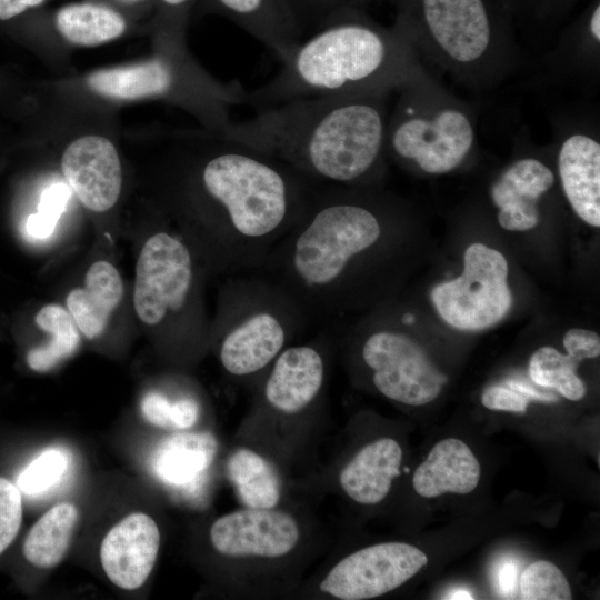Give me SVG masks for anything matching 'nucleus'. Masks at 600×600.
<instances>
[{
	"label": "nucleus",
	"instance_id": "nucleus-1",
	"mask_svg": "<svg viewBox=\"0 0 600 600\" xmlns=\"http://www.w3.org/2000/svg\"><path fill=\"white\" fill-rule=\"evenodd\" d=\"M391 92L294 99L229 122L220 133L319 186L367 187L384 167Z\"/></svg>",
	"mask_w": 600,
	"mask_h": 600
},
{
	"label": "nucleus",
	"instance_id": "nucleus-2",
	"mask_svg": "<svg viewBox=\"0 0 600 600\" xmlns=\"http://www.w3.org/2000/svg\"><path fill=\"white\" fill-rule=\"evenodd\" d=\"M391 202L367 187L317 186L300 218L272 249L262 272L313 322L356 301L360 260L383 241Z\"/></svg>",
	"mask_w": 600,
	"mask_h": 600
},
{
	"label": "nucleus",
	"instance_id": "nucleus-3",
	"mask_svg": "<svg viewBox=\"0 0 600 600\" xmlns=\"http://www.w3.org/2000/svg\"><path fill=\"white\" fill-rule=\"evenodd\" d=\"M427 71L394 27L349 10L301 41L274 77L246 91L242 104L257 111L302 98L393 93Z\"/></svg>",
	"mask_w": 600,
	"mask_h": 600
},
{
	"label": "nucleus",
	"instance_id": "nucleus-4",
	"mask_svg": "<svg viewBox=\"0 0 600 600\" xmlns=\"http://www.w3.org/2000/svg\"><path fill=\"white\" fill-rule=\"evenodd\" d=\"M394 28L420 60L473 91L497 89L523 64L509 0H392Z\"/></svg>",
	"mask_w": 600,
	"mask_h": 600
},
{
	"label": "nucleus",
	"instance_id": "nucleus-5",
	"mask_svg": "<svg viewBox=\"0 0 600 600\" xmlns=\"http://www.w3.org/2000/svg\"><path fill=\"white\" fill-rule=\"evenodd\" d=\"M397 93L387 124L388 157L432 176L452 172L471 158L478 136L468 102L429 71Z\"/></svg>",
	"mask_w": 600,
	"mask_h": 600
},
{
	"label": "nucleus",
	"instance_id": "nucleus-6",
	"mask_svg": "<svg viewBox=\"0 0 600 600\" xmlns=\"http://www.w3.org/2000/svg\"><path fill=\"white\" fill-rule=\"evenodd\" d=\"M221 298L218 356L237 378L257 374L310 324L300 303L260 271L233 273Z\"/></svg>",
	"mask_w": 600,
	"mask_h": 600
},
{
	"label": "nucleus",
	"instance_id": "nucleus-7",
	"mask_svg": "<svg viewBox=\"0 0 600 600\" xmlns=\"http://www.w3.org/2000/svg\"><path fill=\"white\" fill-rule=\"evenodd\" d=\"M552 156L562 192L573 212L600 227V121L596 106L586 102L550 117Z\"/></svg>",
	"mask_w": 600,
	"mask_h": 600
},
{
	"label": "nucleus",
	"instance_id": "nucleus-8",
	"mask_svg": "<svg viewBox=\"0 0 600 600\" xmlns=\"http://www.w3.org/2000/svg\"><path fill=\"white\" fill-rule=\"evenodd\" d=\"M508 263L501 252L482 243L464 252L463 272L436 286L431 299L439 316L451 327L474 331L499 322L512 297L507 283Z\"/></svg>",
	"mask_w": 600,
	"mask_h": 600
},
{
	"label": "nucleus",
	"instance_id": "nucleus-9",
	"mask_svg": "<svg viewBox=\"0 0 600 600\" xmlns=\"http://www.w3.org/2000/svg\"><path fill=\"white\" fill-rule=\"evenodd\" d=\"M194 262L189 247L166 231L143 244L136 267L133 304L138 318L158 326L192 303Z\"/></svg>",
	"mask_w": 600,
	"mask_h": 600
},
{
	"label": "nucleus",
	"instance_id": "nucleus-10",
	"mask_svg": "<svg viewBox=\"0 0 600 600\" xmlns=\"http://www.w3.org/2000/svg\"><path fill=\"white\" fill-rule=\"evenodd\" d=\"M361 358L372 371L376 389L404 404L423 406L433 401L448 381L424 350L398 330L372 331L362 342Z\"/></svg>",
	"mask_w": 600,
	"mask_h": 600
},
{
	"label": "nucleus",
	"instance_id": "nucleus-11",
	"mask_svg": "<svg viewBox=\"0 0 600 600\" xmlns=\"http://www.w3.org/2000/svg\"><path fill=\"white\" fill-rule=\"evenodd\" d=\"M513 140L516 157L493 179L488 197L500 227L528 231L539 224L541 204L556 186L557 176L549 163L551 146H536L524 129Z\"/></svg>",
	"mask_w": 600,
	"mask_h": 600
},
{
	"label": "nucleus",
	"instance_id": "nucleus-12",
	"mask_svg": "<svg viewBox=\"0 0 600 600\" xmlns=\"http://www.w3.org/2000/svg\"><path fill=\"white\" fill-rule=\"evenodd\" d=\"M428 563L423 551L404 542L366 547L340 560L320 582L336 599L366 600L402 586Z\"/></svg>",
	"mask_w": 600,
	"mask_h": 600
},
{
	"label": "nucleus",
	"instance_id": "nucleus-13",
	"mask_svg": "<svg viewBox=\"0 0 600 600\" xmlns=\"http://www.w3.org/2000/svg\"><path fill=\"white\" fill-rule=\"evenodd\" d=\"M209 537L214 550L230 558H281L299 543L296 519L281 510L246 508L218 518Z\"/></svg>",
	"mask_w": 600,
	"mask_h": 600
},
{
	"label": "nucleus",
	"instance_id": "nucleus-14",
	"mask_svg": "<svg viewBox=\"0 0 600 600\" xmlns=\"http://www.w3.org/2000/svg\"><path fill=\"white\" fill-rule=\"evenodd\" d=\"M547 82L594 93L600 83V0H591L541 58Z\"/></svg>",
	"mask_w": 600,
	"mask_h": 600
},
{
	"label": "nucleus",
	"instance_id": "nucleus-15",
	"mask_svg": "<svg viewBox=\"0 0 600 600\" xmlns=\"http://www.w3.org/2000/svg\"><path fill=\"white\" fill-rule=\"evenodd\" d=\"M64 178L81 203L91 211L111 209L121 191V166L114 146L99 136L72 141L61 158Z\"/></svg>",
	"mask_w": 600,
	"mask_h": 600
},
{
	"label": "nucleus",
	"instance_id": "nucleus-16",
	"mask_svg": "<svg viewBox=\"0 0 600 600\" xmlns=\"http://www.w3.org/2000/svg\"><path fill=\"white\" fill-rule=\"evenodd\" d=\"M322 341L290 344L270 364L262 398L272 410L297 414L318 398L327 374Z\"/></svg>",
	"mask_w": 600,
	"mask_h": 600
},
{
	"label": "nucleus",
	"instance_id": "nucleus-17",
	"mask_svg": "<svg viewBox=\"0 0 600 600\" xmlns=\"http://www.w3.org/2000/svg\"><path fill=\"white\" fill-rule=\"evenodd\" d=\"M160 547L156 521L133 512L113 526L100 547L102 568L112 583L124 590L141 587L150 576Z\"/></svg>",
	"mask_w": 600,
	"mask_h": 600
},
{
	"label": "nucleus",
	"instance_id": "nucleus-18",
	"mask_svg": "<svg viewBox=\"0 0 600 600\" xmlns=\"http://www.w3.org/2000/svg\"><path fill=\"white\" fill-rule=\"evenodd\" d=\"M480 480V464L470 448L459 439L437 442L426 460L416 469L412 484L423 498L447 492L467 494Z\"/></svg>",
	"mask_w": 600,
	"mask_h": 600
},
{
	"label": "nucleus",
	"instance_id": "nucleus-19",
	"mask_svg": "<svg viewBox=\"0 0 600 600\" xmlns=\"http://www.w3.org/2000/svg\"><path fill=\"white\" fill-rule=\"evenodd\" d=\"M402 450L391 438H381L361 448L343 467L339 482L343 491L360 504H377L389 493L400 474Z\"/></svg>",
	"mask_w": 600,
	"mask_h": 600
},
{
	"label": "nucleus",
	"instance_id": "nucleus-20",
	"mask_svg": "<svg viewBox=\"0 0 600 600\" xmlns=\"http://www.w3.org/2000/svg\"><path fill=\"white\" fill-rule=\"evenodd\" d=\"M178 77L173 61L157 57L132 66L94 71L87 77V84L101 96L133 100L172 94Z\"/></svg>",
	"mask_w": 600,
	"mask_h": 600
},
{
	"label": "nucleus",
	"instance_id": "nucleus-21",
	"mask_svg": "<svg viewBox=\"0 0 600 600\" xmlns=\"http://www.w3.org/2000/svg\"><path fill=\"white\" fill-rule=\"evenodd\" d=\"M122 293V281L113 264L97 261L90 266L84 288L73 289L66 300L69 313L86 338L93 339L102 334Z\"/></svg>",
	"mask_w": 600,
	"mask_h": 600
},
{
	"label": "nucleus",
	"instance_id": "nucleus-22",
	"mask_svg": "<svg viewBox=\"0 0 600 600\" xmlns=\"http://www.w3.org/2000/svg\"><path fill=\"white\" fill-rule=\"evenodd\" d=\"M276 57L283 61L301 42L298 23L277 0H217Z\"/></svg>",
	"mask_w": 600,
	"mask_h": 600
},
{
	"label": "nucleus",
	"instance_id": "nucleus-23",
	"mask_svg": "<svg viewBox=\"0 0 600 600\" xmlns=\"http://www.w3.org/2000/svg\"><path fill=\"white\" fill-rule=\"evenodd\" d=\"M218 443L209 432L178 433L164 439L152 457L154 474L173 487H189L211 464Z\"/></svg>",
	"mask_w": 600,
	"mask_h": 600
},
{
	"label": "nucleus",
	"instance_id": "nucleus-24",
	"mask_svg": "<svg viewBox=\"0 0 600 600\" xmlns=\"http://www.w3.org/2000/svg\"><path fill=\"white\" fill-rule=\"evenodd\" d=\"M79 518L71 502L53 506L32 526L23 542L24 558L39 568H52L64 558Z\"/></svg>",
	"mask_w": 600,
	"mask_h": 600
},
{
	"label": "nucleus",
	"instance_id": "nucleus-25",
	"mask_svg": "<svg viewBox=\"0 0 600 600\" xmlns=\"http://www.w3.org/2000/svg\"><path fill=\"white\" fill-rule=\"evenodd\" d=\"M227 472L247 508H276L281 499V483L271 463L248 448H239L228 459Z\"/></svg>",
	"mask_w": 600,
	"mask_h": 600
},
{
	"label": "nucleus",
	"instance_id": "nucleus-26",
	"mask_svg": "<svg viewBox=\"0 0 600 600\" xmlns=\"http://www.w3.org/2000/svg\"><path fill=\"white\" fill-rule=\"evenodd\" d=\"M56 24L66 40L87 47L113 40L126 29V21L118 12L93 3L63 7L57 13Z\"/></svg>",
	"mask_w": 600,
	"mask_h": 600
},
{
	"label": "nucleus",
	"instance_id": "nucleus-27",
	"mask_svg": "<svg viewBox=\"0 0 600 600\" xmlns=\"http://www.w3.org/2000/svg\"><path fill=\"white\" fill-rule=\"evenodd\" d=\"M36 323L51 334L46 346L31 349L27 354L28 366L46 372L72 356L80 343V336L71 314L59 304H47L36 314Z\"/></svg>",
	"mask_w": 600,
	"mask_h": 600
},
{
	"label": "nucleus",
	"instance_id": "nucleus-28",
	"mask_svg": "<svg viewBox=\"0 0 600 600\" xmlns=\"http://www.w3.org/2000/svg\"><path fill=\"white\" fill-rule=\"evenodd\" d=\"M579 361L560 353L552 347H541L529 362L531 380L541 387L557 390L564 398L578 401L586 396L587 388L577 376Z\"/></svg>",
	"mask_w": 600,
	"mask_h": 600
},
{
	"label": "nucleus",
	"instance_id": "nucleus-29",
	"mask_svg": "<svg viewBox=\"0 0 600 600\" xmlns=\"http://www.w3.org/2000/svg\"><path fill=\"white\" fill-rule=\"evenodd\" d=\"M517 29L539 40L552 34L579 0H509Z\"/></svg>",
	"mask_w": 600,
	"mask_h": 600
},
{
	"label": "nucleus",
	"instance_id": "nucleus-30",
	"mask_svg": "<svg viewBox=\"0 0 600 600\" xmlns=\"http://www.w3.org/2000/svg\"><path fill=\"white\" fill-rule=\"evenodd\" d=\"M141 413L156 427L186 430L198 421L200 404L190 396L171 400L160 392L150 391L141 401Z\"/></svg>",
	"mask_w": 600,
	"mask_h": 600
},
{
	"label": "nucleus",
	"instance_id": "nucleus-31",
	"mask_svg": "<svg viewBox=\"0 0 600 600\" xmlns=\"http://www.w3.org/2000/svg\"><path fill=\"white\" fill-rule=\"evenodd\" d=\"M521 598L524 600H570L572 593L563 572L547 560L529 564L520 577Z\"/></svg>",
	"mask_w": 600,
	"mask_h": 600
},
{
	"label": "nucleus",
	"instance_id": "nucleus-32",
	"mask_svg": "<svg viewBox=\"0 0 600 600\" xmlns=\"http://www.w3.org/2000/svg\"><path fill=\"white\" fill-rule=\"evenodd\" d=\"M69 466L67 452L58 448L44 450L19 474L17 487L27 494H39L53 487Z\"/></svg>",
	"mask_w": 600,
	"mask_h": 600
},
{
	"label": "nucleus",
	"instance_id": "nucleus-33",
	"mask_svg": "<svg viewBox=\"0 0 600 600\" xmlns=\"http://www.w3.org/2000/svg\"><path fill=\"white\" fill-rule=\"evenodd\" d=\"M71 198V188L63 182L46 187L40 196L38 212L28 217L26 230L34 239H47L52 234Z\"/></svg>",
	"mask_w": 600,
	"mask_h": 600
},
{
	"label": "nucleus",
	"instance_id": "nucleus-34",
	"mask_svg": "<svg viewBox=\"0 0 600 600\" xmlns=\"http://www.w3.org/2000/svg\"><path fill=\"white\" fill-rule=\"evenodd\" d=\"M22 521V499L19 488L0 477V554L17 537Z\"/></svg>",
	"mask_w": 600,
	"mask_h": 600
},
{
	"label": "nucleus",
	"instance_id": "nucleus-35",
	"mask_svg": "<svg viewBox=\"0 0 600 600\" xmlns=\"http://www.w3.org/2000/svg\"><path fill=\"white\" fill-rule=\"evenodd\" d=\"M304 17L328 18V23L349 10H356L367 0H289ZM327 23V24H328Z\"/></svg>",
	"mask_w": 600,
	"mask_h": 600
},
{
	"label": "nucleus",
	"instance_id": "nucleus-36",
	"mask_svg": "<svg viewBox=\"0 0 600 600\" xmlns=\"http://www.w3.org/2000/svg\"><path fill=\"white\" fill-rule=\"evenodd\" d=\"M563 347L568 356L581 362L599 357L600 337L593 331L573 328L564 334Z\"/></svg>",
	"mask_w": 600,
	"mask_h": 600
},
{
	"label": "nucleus",
	"instance_id": "nucleus-37",
	"mask_svg": "<svg viewBox=\"0 0 600 600\" xmlns=\"http://www.w3.org/2000/svg\"><path fill=\"white\" fill-rule=\"evenodd\" d=\"M481 402L491 410L524 412L529 399L508 386H491L483 391Z\"/></svg>",
	"mask_w": 600,
	"mask_h": 600
},
{
	"label": "nucleus",
	"instance_id": "nucleus-38",
	"mask_svg": "<svg viewBox=\"0 0 600 600\" xmlns=\"http://www.w3.org/2000/svg\"><path fill=\"white\" fill-rule=\"evenodd\" d=\"M518 578V566L511 559L501 560L496 570L497 591L504 598L514 593Z\"/></svg>",
	"mask_w": 600,
	"mask_h": 600
},
{
	"label": "nucleus",
	"instance_id": "nucleus-39",
	"mask_svg": "<svg viewBox=\"0 0 600 600\" xmlns=\"http://www.w3.org/2000/svg\"><path fill=\"white\" fill-rule=\"evenodd\" d=\"M42 2L43 0H0V20L12 19Z\"/></svg>",
	"mask_w": 600,
	"mask_h": 600
},
{
	"label": "nucleus",
	"instance_id": "nucleus-40",
	"mask_svg": "<svg viewBox=\"0 0 600 600\" xmlns=\"http://www.w3.org/2000/svg\"><path fill=\"white\" fill-rule=\"evenodd\" d=\"M506 384L509 388L526 396L528 399L531 398V399H537L540 401H548V402L557 401L556 396L551 393H547V392H540L537 389L532 388L530 384H528L526 381H521L518 379H510V380H507Z\"/></svg>",
	"mask_w": 600,
	"mask_h": 600
},
{
	"label": "nucleus",
	"instance_id": "nucleus-41",
	"mask_svg": "<svg viewBox=\"0 0 600 600\" xmlns=\"http://www.w3.org/2000/svg\"><path fill=\"white\" fill-rule=\"evenodd\" d=\"M447 599H473V596L466 589H456L448 594Z\"/></svg>",
	"mask_w": 600,
	"mask_h": 600
},
{
	"label": "nucleus",
	"instance_id": "nucleus-42",
	"mask_svg": "<svg viewBox=\"0 0 600 600\" xmlns=\"http://www.w3.org/2000/svg\"><path fill=\"white\" fill-rule=\"evenodd\" d=\"M164 3L169 6H181L182 3L187 2L188 0H162Z\"/></svg>",
	"mask_w": 600,
	"mask_h": 600
},
{
	"label": "nucleus",
	"instance_id": "nucleus-43",
	"mask_svg": "<svg viewBox=\"0 0 600 600\" xmlns=\"http://www.w3.org/2000/svg\"><path fill=\"white\" fill-rule=\"evenodd\" d=\"M118 1L123 2V3H134L141 0H118Z\"/></svg>",
	"mask_w": 600,
	"mask_h": 600
}]
</instances>
